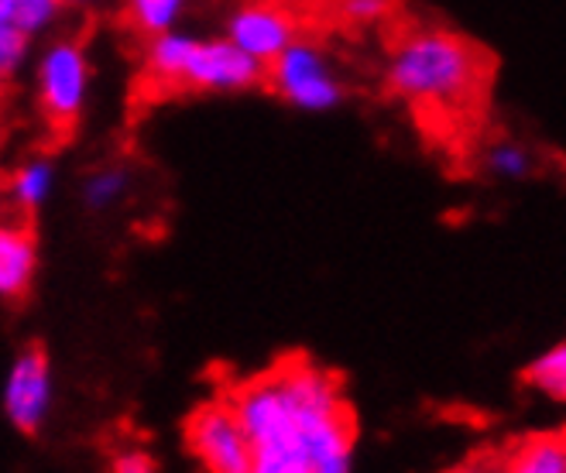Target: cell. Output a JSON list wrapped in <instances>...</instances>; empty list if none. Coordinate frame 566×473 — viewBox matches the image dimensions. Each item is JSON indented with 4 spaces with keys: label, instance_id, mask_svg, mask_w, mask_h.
Wrapping results in <instances>:
<instances>
[{
    "label": "cell",
    "instance_id": "10",
    "mask_svg": "<svg viewBox=\"0 0 566 473\" xmlns=\"http://www.w3.org/2000/svg\"><path fill=\"white\" fill-rule=\"evenodd\" d=\"M502 473H566V432L528 435L497 463Z\"/></svg>",
    "mask_w": 566,
    "mask_h": 473
},
{
    "label": "cell",
    "instance_id": "3",
    "mask_svg": "<svg viewBox=\"0 0 566 473\" xmlns=\"http://www.w3.org/2000/svg\"><path fill=\"white\" fill-rule=\"evenodd\" d=\"M145 73L158 86H186L192 93H244L269 80V65L251 59L227 35L192 39L186 31L148 39Z\"/></svg>",
    "mask_w": 566,
    "mask_h": 473
},
{
    "label": "cell",
    "instance_id": "6",
    "mask_svg": "<svg viewBox=\"0 0 566 473\" xmlns=\"http://www.w3.org/2000/svg\"><path fill=\"white\" fill-rule=\"evenodd\" d=\"M39 104L52 127H76L90 96V59L76 39L52 42L39 59Z\"/></svg>",
    "mask_w": 566,
    "mask_h": 473
},
{
    "label": "cell",
    "instance_id": "9",
    "mask_svg": "<svg viewBox=\"0 0 566 473\" xmlns=\"http://www.w3.org/2000/svg\"><path fill=\"white\" fill-rule=\"evenodd\" d=\"M39 272V241L28 223H8L0 230V295L21 298Z\"/></svg>",
    "mask_w": 566,
    "mask_h": 473
},
{
    "label": "cell",
    "instance_id": "21",
    "mask_svg": "<svg viewBox=\"0 0 566 473\" xmlns=\"http://www.w3.org/2000/svg\"><path fill=\"white\" fill-rule=\"evenodd\" d=\"M62 4H99V0H62Z\"/></svg>",
    "mask_w": 566,
    "mask_h": 473
},
{
    "label": "cell",
    "instance_id": "2",
    "mask_svg": "<svg viewBox=\"0 0 566 473\" xmlns=\"http://www.w3.org/2000/svg\"><path fill=\"white\" fill-rule=\"evenodd\" d=\"M488 55L457 31L412 28L388 52L385 80L416 107H460L484 86Z\"/></svg>",
    "mask_w": 566,
    "mask_h": 473
},
{
    "label": "cell",
    "instance_id": "8",
    "mask_svg": "<svg viewBox=\"0 0 566 473\" xmlns=\"http://www.w3.org/2000/svg\"><path fill=\"white\" fill-rule=\"evenodd\" d=\"M227 39L251 59L272 65L292 42H298V21L275 0H251L227 21Z\"/></svg>",
    "mask_w": 566,
    "mask_h": 473
},
{
    "label": "cell",
    "instance_id": "19",
    "mask_svg": "<svg viewBox=\"0 0 566 473\" xmlns=\"http://www.w3.org/2000/svg\"><path fill=\"white\" fill-rule=\"evenodd\" d=\"M111 473H158V470H155V463H151L148 453H142V450H127V453H120V456L114 460Z\"/></svg>",
    "mask_w": 566,
    "mask_h": 473
},
{
    "label": "cell",
    "instance_id": "16",
    "mask_svg": "<svg viewBox=\"0 0 566 473\" xmlns=\"http://www.w3.org/2000/svg\"><path fill=\"white\" fill-rule=\"evenodd\" d=\"M127 189H130V176L124 168H99V172H93L83 182V202H86V210L104 213V210L117 207Z\"/></svg>",
    "mask_w": 566,
    "mask_h": 473
},
{
    "label": "cell",
    "instance_id": "1",
    "mask_svg": "<svg viewBox=\"0 0 566 473\" xmlns=\"http://www.w3.org/2000/svg\"><path fill=\"white\" fill-rule=\"evenodd\" d=\"M254 443L251 473H350L354 416L340 381L313 360H282L227 398Z\"/></svg>",
    "mask_w": 566,
    "mask_h": 473
},
{
    "label": "cell",
    "instance_id": "11",
    "mask_svg": "<svg viewBox=\"0 0 566 473\" xmlns=\"http://www.w3.org/2000/svg\"><path fill=\"white\" fill-rule=\"evenodd\" d=\"M52 186H55V165L49 158H28L8 179V199L14 210L35 213L39 207H45V199L52 196Z\"/></svg>",
    "mask_w": 566,
    "mask_h": 473
},
{
    "label": "cell",
    "instance_id": "15",
    "mask_svg": "<svg viewBox=\"0 0 566 473\" xmlns=\"http://www.w3.org/2000/svg\"><path fill=\"white\" fill-rule=\"evenodd\" d=\"M484 172L491 179H502V182H525L532 172H536V155H532L522 141H494L484 158Z\"/></svg>",
    "mask_w": 566,
    "mask_h": 473
},
{
    "label": "cell",
    "instance_id": "17",
    "mask_svg": "<svg viewBox=\"0 0 566 473\" xmlns=\"http://www.w3.org/2000/svg\"><path fill=\"white\" fill-rule=\"evenodd\" d=\"M395 11V0H337V14L347 24H378Z\"/></svg>",
    "mask_w": 566,
    "mask_h": 473
},
{
    "label": "cell",
    "instance_id": "18",
    "mask_svg": "<svg viewBox=\"0 0 566 473\" xmlns=\"http://www.w3.org/2000/svg\"><path fill=\"white\" fill-rule=\"evenodd\" d=\"M28 45H31V39L21 35L18 28H0V73H4V80H11L24 65Z\"/></svg>",
    "mask_w": 566,
    "mask_h": 473
},
{
    "label": "cell",
    "instance_id": "5",
    "mask_svg": "<svg viewBox=\"0 0 566 473\" xmlns=\"http://www.w3.org/2000/svg\"><path fill=\"white\" fill-rule=\"evenodd\" d=\"M189 453L203 473H251L254 443L230 401H207L186 422Z\"/></svg>",
    "mask_w": 566,
    "mask_h": 473
},
{
    "label": "cell",
    "instance_id": "13",
    "mask_svg": "<svg viewBox=\"0 0 566 473\" xmlns=\"http://www.w3.org/2000/svg\"><path fill=\"white\" fill-rule=\"evenodd\" d=\"M62 0H0V28H18L21 35L35 39L55 24Z\"/></svg>",
    "mask_w": 566,
    "mask_h": 473
},
{
    "label": "cell",
    "instance_id": "4",
    "mask_svg": "<svg viewBox=\"0 0 566 473\" xmlns=\"http://www.w3.org/2000/svg\"><path fill=\"white\" fill-rule=\"evenodd\" d=\"M264 83H269L272 93L285 99L289 107L306 111V114H326L344 104V83L333 73L329 55L310 39L292 42L269 65V80Z\"/></svg>",
    "mask_w": 566,
    "mask_h": 473
},
{
    "label": "cell",
    "instance_id": "14",
    "mask_svg": "<svg viewBox=\"0 0 566 473\" xmlns=\"http://www.w3.org/2000/svg\"><path fill=\"white\" fill-rule=\"evenodd\" d=\"M525 385L556 404H566V344H556L532 360L525 367Z\"/></svg>",
    "mask_w": 566,
    "mask_h": 473
},
{
    "label": "cell",
    "instance_id": "12",
    "mask_svg": "<svg viewBox=\"0 0 566 473\" xmlns=\"http://www.w3.org/2000/svg\"><path fill=\"white\" fill-rule=\"evenodd\" d=\"M189 0H124L127 24L145 39H158L176 31L179 18L186 14Z\"/></svg>",
    "mask_w": 566,
    "mask_h": 473
},
{
    "label": "cell",
    "instance_id": "20",
    "mask_svg": "<svg viewBox=\"0 0 566 473\" xmlns=\"http://www.w3.org/2000/svg\"><path fill=\"white\" fill-rule=\"evenodd\" d=\"M447 473H502L494 463H463L457 470H447Z\"/></svg>",
    "mask_w": 566,
    "mask_h": 473
},
{
    "label": "cell",
    "instance_id": "7",
    "mask_svg": "<svg viewBox=\"0 0 566 473\" xmlns=\"http://www.w3.org/2000/svg\"><path fill=\"white\" fill-rule=\"evenodd\" d=\"M52 395H55V385H52L49 354L42 347H24L11 360L8 378H4L8 422L24 435H35L52 412Z\"/></svg>",
    "mask_w": 566,
    "mask_h": 473
}]
</instances>
